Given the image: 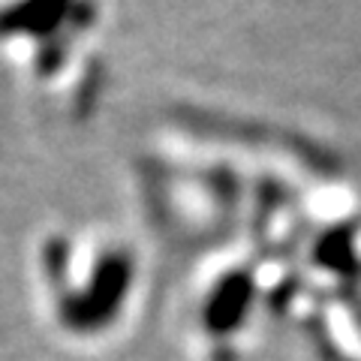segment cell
I'll return each mask as SVG.
<instances>
[{"instance_id":"6","label":"cell","mask_w":361,"mask_h":361,"mask_svg":"<svg viewBox=\"0 0 361 361\" xmlns=\"http://www.w3.org/2000/svg\"><path fill=\"white\" fill-rule=\"evenodd\" d=\"M316 349H319L322 361H355V358H349L346 353H341V349L329 341V334H325L322 325H316Z\"/></svg>"},{"instance_id":"5","label":"cell","mask_w":361,"mask_h":361,"mask_svg":"<svg viewBox=\"0 0 361 361\" xmlns=\"http://www.w3.org/2000/svg\"><path fill=\"white\" fill-rule=\"evenodd\" d=\"M66 256H70V250H66V244L61 238L49 241V247H45V271L51 277H61L66 271Z\"/></svg>"},{"instance_id":"4","label":"cell","mask_w":361,"mask_h":361,"mask_svg":"<svg viewBox=\"0 0 361 361\" xmlns=\"http://www.w3.org/2000/svg\"><path fill=\"white\" fill-rule=\"evenodd\" d=\"M316 259L322 268L334 271L341 277L358 274V253H355V232L353 226H337V229L325 232L319 244H316Z\"/></svg>"},{"instance_id":"1","label":"cell","mask_w":361,"mask_h":361,"mask_svg":"<svg viewBox=\"0 0 361 361\" xmlns=\"http://www.w3.org/2000/svg\"><path fill=\"white\" fill-rule=\"evenodd\" d=\"M133 286V259L123 250H106L97 259V268L78 292L61 298V322L70 331L90 334L118 319L123 301Z\"/></svg>"},{"instance_id":"2","label":"cell","mask_w":361,"mask_h":361,"mask_svg":"<svg viewBox=\"0 0 361 361\" xmlns=\"http://www.w3.org/2000/svg\"><path fill=\"white\" fill-rule=\"evenodd\" d=\"M256 295V280L250 271H229L226 277H220V283L211 289V295L205 301V329L214 337H226L232 334L238 325L247 319L250 304Z\"/></svg>"},{"instance_id":"3","label":"cell","mask_w":361,"mask_h":361,"mask_svg":"<svg viewBox=\"0 0 361 361\" xmlns=\"http://www.w3.org/2000/svg\"><path fill=\"white\" fill-rule=\"evenodd\" d=\"M75 0H18L0 13V37H49L73 16Z\"/></svg>"}]
</instances>
